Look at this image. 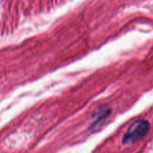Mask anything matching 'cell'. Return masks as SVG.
I'll return each instance as SVG.
<instances>
[{"label":"cell","mask_w":153,"mask_h":153,"mask_svg":"<svg viewBox=\"0 0 153 153\" xmlns=\"http://www.w3.org/2000/svg\"><path fill=\"white\" fill-rule=\"evenodd\" d=\"M150 129V124L146 120H138L133 123L123 137V144H129L141 140Z\"/></svg>","instance_id":"6da1fadb"},{"label":"cell","mask_w":153,"mask_h":153,"mask_svg":"<svg viewBox=\"0 0 153 153\" xmlns=\"http://www.w3.org/2000/svg\"><path fill=\"white\" fill-rule=\"evenodd\" d=\"M111 111L110 109L108 108L107 107H101L99 110V111L97 112V120H95L94 123V127L99 126L100 124L101 123L102 121L105 120L108 118V117L110 115Z\"/></svg>","instance_id":"7a4b0ae2"}]
</instances>
